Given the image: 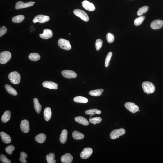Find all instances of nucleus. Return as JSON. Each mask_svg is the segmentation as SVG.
I'll list each match as a JSON object with an SVG mask.
<instances>
[{
	"mask_svg": "<svg viewBox=\"0 0 163 163\" xmlns=\"http://www.w3.org/2000/svg\"><path fill=\"white\" fill-rule=\"evenodd\" d=\"M142 87L143 91L148 94L153 93L155 90V87L153 83L149 81L144 82Z\"/></svg>",
	"mask_w": 163,
	"mask_h": 163,
	"instance_id": "f257e3e1",
	"label": "nucleus"
},
{
	"mask_svg": "<svg viewBox=\"0 0 163 163\" xmlns=\"http://www.w3.org/2000/svg\"><path fill=\"white\" fill-rule=\"evenodd\" d=\"M8 78L11 82L14 84H18L20 82L21 76L18 72H11L8 75Z\"/></svg>",
	"mask_w": 163,
	"mask_h": 163,
	"instance_id": "f03ea898",
	"label": "nucleus"
},
{
	"mask_svg": "<svg viewBox=\"0 0 163 163\" xmlns=\"http://www.w3.org/2000/svg\"><path fill=\"white\" fill-rule=\"evenodd\" d=\"M11 53L8 51H4L0 54V63L4 64L9 61L11 58Z\"/></svg>",
	"mask_w": 163,
	"mask_h": 163,
	"instance_id": "7ed1b4c3",
	"label": "nucleus"
},
{
	"mask_svg": "<svg viewBox=\"0 0 163 163\" xmlns=\"http://www.w3.org/2000/svg\"><path fill=\"white\" fill-rule=\"evenodd\" d=\"M125 132V130L123 128L115 130L111 133L110 135V138L113 140H115L119 138L120 136L123 135Z\"/></svg>",
	"mask_w": 163,
	"mask_h": 163,
	"instance_id": "20e7f679",
	"label": "nucleus"
},
{
	"mask_svg": "<svg viewBox=\"0 0 163 163\" xmlns=\"http://www.w3.org/2000/svg\"><path fill=\"white\" fill-rule=\"evenodd\" d=\"M58 44L60 48L64 50H70L72 48L69 41L63 38L59 39Z\"/></svg>",
	"mask_w": 163,
	"mask_h": 163,
	"instance_id": "39448f33",
	"label": "nucleus"
},
{
	"mask_svg": "<svg viewBox=\"0 0 163 163\" xmlns=\"http://www.w3.org/2000/svg\"><path fill=\"white\" fill-rule=\"evenodd\" d=\"M73 13L74 14L79 17L86 22L89 20V17L88 15L83 11L80 9H76L74 10Z\"/></svg>",
	"mask_w": 163,
	"mask_h": 163,
	"instance_id": "423d86ee",
	"label": "nucleus"
},
{
	"mask_svg": "<svg viewBox=\"0 0 163 163\" xmlns=\"http://www.w3.org/2000/svg\"><path fill=\"white\" fill-rule=\"evenodd\" d=\"M124 106L129 111L133 113H136L139 110L138 106L133 103L126 102L124 105Z\"/></svg>",
	"mask_w": 163,
	"mask_h": 163,
	"instance_id": "0eeeda50",
	"label": "nucleus"
},
{
	"mask_svg": "<svg viewBox=\"0 0 163 163\" xmlns=\"http://www.w3.org/2000/svg\"><path fill=\"white\" fill-rule=\"evenodd\" d=\"M50 20V17L49 16L40 15L36 16L34 19L33 21L34 23H36L37 22L40 23H44Z\"/></svg>",
	"mask_w": 163,
	"mask_h": 163,
	"instance_id": "6e6552de",
	"label": "nucleus"
},
{
	"mask_svg": "<svg viewBox=\"0 0 163 163\" xmlns=\"http://www.w3.org/2000/svg\"><path fill=\"white\" fill-rule=\"evenodd\" d=\"M34 5V3L33 2L31 1L28 3H24L22 1H20L16 4L15 8L16 10L31 7Z\"/></svg>",
	"mask_w": 163,
	"mask_h": 163,
	"instance_id": "1a4fd4ad",
	"label": "nucleus"
},
{
	"mask_svg": "<svg viewBox=\"0 0 163 163\" xmlns=\"http://www.w3.org/2000/svg\"><path fill=\"white\" fill-rule=\"evenodd\" d=\"M93 152V149L91 148H85L81 153L80 157L82 159H87L90 156Z\"/></svg>",
	"mask_w": 163,
	"mask_h": 163,
	"instance_id": "9d476101",
	"label": "nucleus"
},
{
	"mask_svg": "<svg viewBox=\"0 0 163 163\" xmlns=\"http://www.w3.org/2000/svg\"><path fill=\"white\" fill-rule=\"evenodd\" d=\"M61 73L64 78L68 79L75 78L77 76L76 73L71 70H64Z\"/></svg>",
	"mask_w": 163,
	"mask_h": 163,
	"instance_id": "9b49d317",
	"label": "nucleus"
},
{
	"mask_svg": "<svg viewBox=\"0 0 163 163\" xmlns=\"http://www.w3.org/2000/svg\"><path fill=\"white\" fill-rule=\"evenodd\" d=\"M42 85L45 88L50 89H57L58 85L52 81H45L42 83Z\"/></svg>",
	"mask_w": 163,
	"mask_h": 163,
	"instance_id": "f8f14e48",
	"label": "nucleus"
},
{
	"mask_svg": "<svg viewBox=\"0 0 163 163\" xmlns=\"http://www.w3.org/2000/svg\"><path fill=\"white\" fill-rule=\"evenodd\" d=\"M20 129L24 133L28 132L30 130L29 121L26 120H24L21 121L20 124Z\"/></svg>",
	"mask_w": 163,
	"mask_h": 163,
	"instance_id": "ddd939ff",
	"label": "nucleus"
},
{
	"mask_svg": "<svg viewBox=\"0 0 163 163\" xmlns=\"http://www.w3.org/2000/svg\"><path fill=\"white\" fill-rule=\"evenodd\" d=\"M53 33L51 30L46 29L44 30V32L40 35V37L44 39H48L53 36Z\"/></svg>",
	"mask_w": 163,
	"mask_h": 163,
	"instance_id": "4468645a",
	"label": "nucleus"
},
{
	"mask_svg": "<svg viewBox=\"0 0 163 163\" xmlns=\"http://www.w3.org/2000/svg\"><path fill=\"white\" fill-rule=\"evenodd\" d=\"M82 5L85 9L89 11H93L95 9V6L93 4L87 1H84L82 2Z\"/></svg>",
	"mask_w": 163,
	"mask_h": 163,
	"instance_id": "2eb2a0df",
	"label": "nucleus"
},
{
	"mask_svg": "<svg viewBox=\"0 0 163 163\" xmlns=\"http://www.w3.org/2000/svg\"><path fill=\"white\" fill-rule=\"evenodd\" d=\"M163 25V21L157 20L153 21L151 23V27L152 29H157L161 28Z\"/></svg>",
	"mask_w": 163,
	"mask_h": 163,
	"instance_id": "dca6fc26",
	"label": "nucleus"
},
{
	"mask_svg": "<svg viewBox=\"0 0 163 163\" xmlns=\"http://www.w3.org/2000/svg\"><path fill=\"white\" fill-rule=\"evenodd\" d=\"M73 156L71 154L67 153L62 156L61 158V161L63 163H70L72 162Z\"/></svg>",
	"mask_w": 163,
	"mask_h": 163,
	"instance_id": "f3484780",
	"label": "nucleus"
},
{
	"mask_svg": "<svg viewBox=\"0 0 163 163\" xmlns=\"http://www.w3.org/2000/svg\"><path fill=\"white\" fill-rule=\"evenodd\" d=\"M1 138L3 142L5 143L8 144L11 142V137L8 135L4 132L0 133Z\"/></svg>",
	"mask_w": 163,
	"mask_h": 163,
	"instance_id": "a211bd4d",
	"label": "nucleus"
},
{
	"mask_svg": "<svg viewBox=\"0 0 163 163\" xmlns=\"http://www.w3.org/2000/svg\"><path fill=\"white\" fill-rule=\"evenodd\" d=\"M68 132L66 129L62 131L60 137V141L61 143L64 144L66 143L67 140Z\"/></svg>",
	"mask_w": 163,
	"mask_h": 163,
	"instance_id": "6ab92c4d",
	"label": "nucleus"
},
{
	"mask_svg": "<svg viewBox=\"0 0 163 163\" xmlns=\"http://www.w3.org/2000/svg\"><path fill=\"white\" fill-rule=\"evenodd\" d=\"M74 119L78 123L84 126H87L89 124L88 120L83 117L79 116L75 117Z\"/></svg>",
	"mask_w": 163,
	"mask_h": 163,
	"instance_id": "aec40b11",
	"label": "nucleus"
},
{
	"mask_svg": "<svg viewBox=\"0 0 163 163\" xmlns=\"http://www.w3.org/2000/svg\"><path fill=\"white\" fill-rule=\"evenodd\" d=\"M11 116V113L9 111H5L4 114L2 116L1 120L2 122L5 123L9 121Z\"/></svg>",
	"mask_w": 163,
	"mask_h": 163,
	"instance_id": "412c9836",
	"label": "nucleus"
},
{
	"mask_svg": "<svg viewBox=\"0 0 163 163\" xmlns=\"http://www.w3.org/2000/svg\"><path fill=\"white\" fill-rule=\"evenodd\" d=\"M52 115L51 109L49 107L45 108L44 111V116L45 120L48 121L50 119Z\"/></svg>",
	"mask_w": 163,
	"mask_h": 163,
	"instance_id": "4be33fe9",
	"label": "nucleus"
},
{
	"mask_svg": "<svg viewBox=\"0 0 163 163\" xmlns=\"http://www.w3.org/2000/svg\"><path fill=\"white\" fill-rule=\"evenodd\" d=\"M5 89L11 95L16 96L17 95L18 93L16 90L10 85L6 84L5 85Z\"/></svg>",
	"mask_w": 163,
	"mask_h": 163,
	"instance_id": "5701e85b",
	"label": "nucleus"
},
{
	"mask_svg": "<svg viewBox=\"0 0 163 163\" xmlns=\"http://www.w3.org/2000/svg\"><path fill=\"white\" fill-rule=\"evenodd\" d=\"M34 108L36 112L38 113H40L42 109V106L38 101L37 98H34L33 99Z\"/></svg>",
	"mask_w": 163,
	"mask_h": 163,
	"instance_id": "b1692460",
	"label": "nucleus"
},
{
	"mask_svg": "<svg viewBox=\"0 0 163 163\" xmlns=\"http://www.w3.org/2000/svg\"><path fill=\"white\" fill-rule=\"evenodd\" d=\"M72 137L76 140H80L84 138V135L83 134L77 131H74L73 132Z\"/></svg>",
	"mask_w": 163,
	"mask_h": 163,
	"instance_id": "393cba45",
	"label": "nucleus"
},
{
	"mask_svg": "<svg viewBox=\"0 0 163 163\" xmlns=\"http://www.w3.org/2000/svg\"><path fill=\"white\" fill-rule=\"evenodd\" d=\"M74 102L80 103H85L88 101L87 98L82 96H78L74 99Z\"/></svg>",
	"mask_w": 163,
	"mask_h": 163,
	"instance_id": "a878e982",
	"label": "nucleus"
},
{
	"mask_svg": "<svg viewBox=\"0 0 163 163\" xmlns=\"http://www.w3.org/2000/svg\"><path fill=\"white\" fill-rule=\"evenodd\" d=\"M46 139V136L44 134L41 133L37 135L35 137V140L38 143H43Z\"/></svg>",
	"mask_w": 163,
	"mask_h": 163,
	"instance_id": "bb28decb",
	"label": "nucleus"
},
{
	"mask_svg": "<svg viewBox=\"0 0 163 163\" xmlns=\"http://www.w3.org/2000/svg\"><path fill=\"white\" fill-rule=\"evenodd\" d=\"M29 58L32 61H36L40 59V56L38 53H32L29 55Z\"/></svg>",
	"mask_w": 163,
	"mask_h": 163,
	"instance_id": "cd10ccee",
	"label": "nucleus"
},
{
	"mask_svg": "<svg viewBox=\"0 0 163 163\" xmlns=\"http://www.w3.org/2000/svg\"><path fill=\"white\" fill-rule=\"evenodd\" d=\"M55 154L51 153L46 156V160L48 163H56V160H55Z\"/></svg>",
	"mask_w": 163,
	"mask_h": 163,
	"instance_id": "c85d7f7f",
	"label": "nucleus"
},
{
	"mask_svg": "<svg viewBox=\"0 0 163 163\" xmlns=\"http://www.w3.org/2000/svg\"><path fill=\"white\" fill-rule=\"evenodd\" d=\"M104 91L103 89H96L90 91L89 94L90 95L94 96H99L101 95Z\"/></svg>",
	"mask_w": 163,
	"mask_h": 163,
	"instance_id": "c756f323",
	"label": "nucleus"
},
{
	"mask_svg": "<svg viewBox=\"0 0 163 163\" xmlns=\"http://www.w3.org/2000/svg\"><path fill=\"white\" fill-rule=\"evenodd\" d=\"M85 113L87 115H91L90 116V117H91L92 115H93L96 114H100L101 113V111L97 109H90V110L86 111Z\"/></svg>",
	"mask_w": 163,
	"mask_h": 163,
	"instance_id": "7c9ffc66",
	"label": "nucleus"
},
{
	"mask_svg": "<svg viewBox=\"0 0 163 163\" xmlns=\"http://www.w3.org/2000/svg\"><path fill=\"white\" fill-rule=\"evenodd\" d=\"M25 17L22 15L16 16L12 19V22L15 23H20L22 22L24 20Z\"/></svg>",
	"mask_w": 163,
	"mask_h": 163,
	"instance_id": "2f4dec72",
	"label": "nucleus"
},
{
	"mask_svg": "<svg viewBox=\"0 0 163 163\" xmlns=\"http://www.w3.org/2000/svg\"><path fill=\"white\" fill-rule=\"evenodd\" d=\"M148 9L149 7L148 6H143V7L139 8L138 12H137V14H138V16L142 15L143 14L146 12Z\"/></svg>",
	"mask_w": 163,
	"mask_h": 163,
	"instance_id": "473e14b6",
	"label": "nucleus"
},
{
	"mask_svg": "<svg viewBox=\"0 0 163 163\" xmlns=\"http://www.w3.org/2000/svg\"><path fill=\"white\" fill-rule=\"evenodd\" d=\"M145 17L143 16H141L135 19L134 24L136 26H139L142 24L145 19Z\"/></svg>",
	"mask_w": 163,
	"mask_h": 163,
	"instance_id": "72a5a7b5",
	"label": "nucleus"
},
{
	"mask_svg": "<svg viewBox=\"0 0 163 163\" xmlns=\"http://www.w3.org/2000/svg\"><path fill=\"white\" fill-rule=\"evenodd\" d=\"M20 157L19 158V160L21 163H26L27 161L26 159L27 157V155L26 153L24 152H22L20 153Z\"/></svg>",
	"mask_w": 163,
	"mask_h": 163,
	"instance_id": "f704fd0d",
	"label": "nucleus"
},
{
	"mask_svg": "<svg viewBox=\"0 0 163 163\" xmlns=\"http://www.w3.org/2000/svg\"><path fill=\"white\" fill-rule=\"evenodd\" d=\"M102 120V119L99 117L92 118L89 119L90 122L93 123L94 125H95L96 124L99 123Z\"/></svg>",
	"mask_w": 163,
	"mask_h": 163,
	"instance_id": "c9c22d12",
	"label": "nucleus"
},
{
	"mask_svg": "<svg viewBox=\"0 0 163 163\" xmlns=\"http://www.w3.org/2000/svg\"><path fill=\"white\" fill-rule=\"evenodd\" d=\"M112 55V53L111 52H109L107 55L105 61V67H107L109 66V62H110Z\"/></svg>",
	"mask_w": 163,
	"mask_h": 163,
	"instance_id": "e433bc0d",
	"label": "nucleus"
},
{
	"mask_svg": "<svg viewBox=\"0 0 163 163\" xmlns=\"http://www.w3.org/2000/svg\"><path fill=\"white\" fill-rule=\"evenodd\" d=\"M103 43L102 40L101 39H98L96 40L95 43V47L96 50H99L101 48Z\"/></svg>",
	"mask_w": 163,
	"mask_h": 163,
	"instance_id": "4c0bfd02",
	"label": "nucleus"
},
{
	"mask_svg": "<svg viewBox=\"0 0 163 163\" xmlns=\"http://www.w3.org/2000/svg\"><path fill=\"white\" fill-rule=\"evenodd\" d=\"M106 39L109 43H112L114 40L115 37L114 36L110 33H108L107 34Z\"/></svg>",
	"mask_w": 163,
	"mask_h": 163,
	"instance_id": "58836bf2",
	"label": "nucleus"
},
{
	"mask_svg": "<svg viewBox=\"0 0 163 163\" xmlns=\"http://www.w3.org/2000/svg\"><path fill=\"white\" fill-rule=\"evenodd\" d=\"M0 160L2 163H11V162L10 160L8 159L6 156L3 154H1L0 155Z\"/></svg>",
	"mask_w": 163,
	"mask_h": 163,
	"instance_id": "ea45409f",
	"label": "nucleus"
},
{
	"mask_svg": "<svg viewBox=\"0 0 163 163\" xmlns=\"http://www.w3.org/2000/svg\"><path fill=\"white\" fill-rule=\"evenodd\" d=\"M15 148L13 146L11 145L6 147L5 151L8 154L11 155L13 151H14Z\"/></svg>",
	"mask_w": 163,
	"mask_h": 163,
	"instance_id": "a19ab883",
	"label": "nucleus"
},
{
	"mask_svg": "<svg viewBox=\"0 0 163 163\" xmlns=\"http://www.w3.org/2000/svg\"><path fill=\"white\" fill-rule=\"evenodd\" d=\"M7 31V29L5 26H2L0 29V37L3 36L6 33Z\"/></svg>",
	"mask_w": 163,
	"mask_h": 163,
	"instance_id": "79ce46f5",
	"label": "nucleus"
},
{
	"mask_svg": "<svg viewBox=\"0 0 163 163\" xmlns=\"http://www.w3.org/2000/svg\"><path fill=\"white\" fill-rule=\"evenodd\" d=\"M34 3H35V2H33Z\"/></svg>",
	"mask_w": 163,
	"mask_h": 163,
	"instance_id": "37998d69",
	"label": "nucleus"
}]
</instances>
